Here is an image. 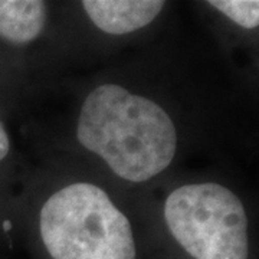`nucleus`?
Here are the masks:
<instances>
[{"mask_svg":"<svg viewBox=\"0 0 259 259\" xmlns=\"http://www.w3.org/2000/svg\"><path fill=\"white\" fill-rule=\"evenodd\" d=\"M76 134L117 176L134 183L164 171L176 154V128L168 114L120 85L105 83L88 95Z\"/></svg>","mask_w":259,"mask_h":259,"instance_id":"obj_1","label":"nucleus"},{"mask_svg":"<svg viewBox=\"0 0 259 259\" xmlns=\"http://www.w3.org/2000/svg\"><path fill=\"white\" fill-rule=\"evenodd\" d=\"M40 236L52 259H136L128 219L91 183H74L48 199Z\"/></svg>","mask_w":259,"mask_h":259,"instance_id":"obj_2","label":"nucleus"},{"mask_svg":"<svg viewBox=\"0 0 259 259\" xmlns=\"http://www.w3.org/2000/svg\"><path fill=\"white\" fill-rule=\"evenodd\" d=\"M167 228L194 259H248V219L243 204L218 183L173 190L164 204Z\"/></svg>","mask_w":259,"mask_h":259,"instance_id":"obj_3","label":"nucleus"},{"mask_svg":"<svg viewBox=\"0 0 259 259\" xmlns=\"http://www.w3.org/2000/svg\"><path fill=\"white\" fill-rule=\"evenodd\" d=\"M82 6L95 26L111 35H124L150 25L161 12L164 2L85 0Z\"/></svg>","mask_w":259,"mask_h":259,"instance_id":"obj_4","label":"nucleus"},{"mask_svg":"<svg viewBox=\"0 0 259 259\" xmlns=\"http://www.w3.org/2000/svg\"><path fill=\"white\" fill-rule=\"evenodd\" d=\"M47 23V5L40 0H0V36L12 44L35 40Z\"/></svg>","mask_w":259,"mask_h":259,"instance_id":"obj_5","label":"nucleus"},{"mask_svg":"<svg viewBox=\"0 0 259 259\" xmlns=\"http://www.w3.org/2000/svg\"><path fill=\"white\" fill-rule=\"evenodd\" d=\"M209 5L242 28H258L259 3L256 0H210Z\"/></svg>","mask_w":259,"mask_h":259,"instance_id":"obj_6","label":"nucleus"},{"mask_svg":"<svg viewBox=\"0 0 259 259\" xmlns=\"http://www.w3.org/2000/svg\"><path fill=\"white\" fill-rule=\"evenodd\" d=\"M9 147H10V141H9V137H8V133H6V130H5V127H3V124L0 122V161L8 156V153H9Z\"/></svg>","mask_w":259,"mask_h":259,"instance_id":"obj_7","label":"nucleus"},{"mask_svg":"<svg viewBox=\"0 0 259 259\" xmlns=\"http://www.w3.org/2000/svg\"><path fill=\"white\" fill-rule=\"evenodd\" d=\"M3 229L6 232L10 231V229H12V222H10V221H5V222H3Z\"/></svg>","mask_w":259,"mask_h":259,"instance_id":"obj_8","label":"nucleus"}]
</instances>
